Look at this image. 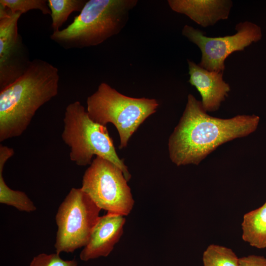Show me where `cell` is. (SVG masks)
<instances>
[{"instance_id": "1", "label": "cell", "mask_w": 266, "mask_h": 266, "mask_svg": "<svg viewBox=\"0 0 266 266\" xmlns=\"http://www.w3.org/2000/svg\"><path fill=\"white\" fill-rule=\"evenodd\" d=\"M260 117L238 115L227 119L211 116L201 101L189 94L179 122L170 135L168 150L177 166L198 165L219 146L255 132Z\"/></svg>"}, {"instance_id": "2", "label": "cell", "mask_w": 266, "mask_h": 266, "mask_svg": "<svg viewBox=\"0 0 266 266\" xmlns=\"http://www.w3.org/2000/svg\"><path fill=\"white\" fill-rule=\"evenodd\" d=\"M58 69L34 59L15 82L0 91V141L20 136L37 110L58 94Z\"/></svg>"}, {"instance_id": "3", "label": "cell", "mask_w": 266, "mask_h": 266, "mask_svg": "<svg viewBox=\"0 0 266 266\" xmlns=\"http://www.w3.org/2000/svg\"><path fill=\"white\" fill-rule=\"evenodd\" d=\"M137 0H89L66 28L50 38L65 49L98 46L125 27Z\"/></svg>"}, {"instance_id": "4", "label": "cell", "mask_w": 266, "mask_h": 266, "mask_svg": "<svg viewBox=\"0 0 266 266\" xmlns=\"http://www.w3.org/2000/svg\"><path fill=\"white\" fill-rule=\"evenodd\" d=\"M63 122L61 136L70 148L71 161L78 166L90 165L96 155L115 165L128 182L131 179V174L117 154L106 126L93 121L80 101H75L66 106Z\"/></svg>"}, {"instance_id": "5", "label": "cell", "mask_w": 266, "mask_h": 266, "mask_svg": "<svg viewBox=\"0 0 266 266\" xmlns=\"http://www.w3.org/2000/svg\"><path fill=\"white\" fill-rule=\"evenodd\" d=\"M159 103L154 99L124 95L105 82L87 99V111L94 122L106 126L113 124L120 137L119 149L127 146L140 125L157 111Z\"/></svg>"}, {"instance_id": "6", "label": "cell", "mask_w": 266, "mask_h": 266, "mask_svg": "<svg viewBox=\"0 0 266 266\" xmlns=\"http://www.w3.org/2000/svg\"><path fill=\"white\" fill-rule=\"evenodd\" d=\"M101 209L81 188H72L56 215V253H73L88 243Z\"/></svg>"}, {"instance_id": "7", "label": "cell", "mask_w": 266, "mask_h": 266, "mask_svg": "<svg viewBox=\"0 0 266 266\" xmlns=\"http://www.w3.org/2000/svg\"><path fill=\"white\" fill-rule=\"evenodd\" d=\"M127 182L118 167L96 156L84 172L81 188L101 209L125 216L134 205Z\"/></svg>"}, {"instance_id": "8", "label": "cell", "mask_w": 266, "mask_h": 266, "mask_svg": "<svg viewBox=\"0 0 266 266\" xmlns=\"http://www.w3.org/2000/svg\"><path fill=\"white\" fill-rule=\"evenodd\" d=\"M235 29L236 33L233 35L208 37L201 30L185 25L182 34L200 48L201 53L200 66L209 71L223 72L225 61L230 55L243 51L262 37L260 27L251 22H239Z\"/></svg>"}, {"instance_id": "9", "label": "cell", "mask_w": 266, "mask_h": 266, "mask_svg": "<svg viewBox=\"0 0 266 266\" xmlns=\"http://www.w3.org/2000/svg\"><path fill=\"white\" fill-rule=\"evenodd\" d=\"M22 14L0 4V91L21 76L31 62L18 31Z\"/></svg>"}, {"instance_id": "10", "label": "cell", "mask_w": 266, "mask_h": 266, "mask_svg": "<svg viewBox=\"0 0 266 266\" xmlns=\"http://www.w3.org/2000/svg\"><path fill=\"white\" fill-rule=\"evenodd\" d=\"M124 216L111 212L100 216L80 254V259L88 261L109 255L123 234Z\"/></svg>"}, {"instance_id": "11", "label": "cell", "mask_w": 266, "mask_h": 266, "mask_svg": "<svg viewBox=\"0 0 266 266\" xmlns=\"http://www.w3.org/2000/svg\"><path fill=\"white\" fill-rule=\"evenodd\" d=\"M187 63L188 82L200 93L203 109L206 112L217 111L231 91L223 79V72L207 70L190 60Z\"/></svg>"}, {"instance_id": "12", "label": "cell", "mask_w": 266, "mask_h": 266, "mask_svg": "<svg viewBox=\"0 0 266 266\" xmlns=\"http://www.w3.org/2000/svg\"><path fill=\"white\" fill-rule=\"evenodd\" d=\"M167 3L172 11L186 15L202 27L228 19L233 6L230 0H168Z\"/></svg>"}, {"instance_id": "13", "label": "cell", "mask_w": 266, "mask_h": 266, "mask_svg": "<svg viewBox=\"0 0 266 266\" xmlns=\"http://www.w3.org/2000/svg\"><path fill=\"white\" fill-rule=\"evenodd\" d=\"M14 154L13 148L0 145V202L13 206L20 211L27 212L34 211L36 209V206L26 194L11 189L3 179L4 166Z\"/></svg>"}, {"instance_id": "14", "label": "cell", "mask_w": 266, "mask_h": 266, "mask_svg": "<svg viewBox=\"0 0 266 266\" xmlns=\"http://www.w3.org/2000/svg\"><path fill=\"white\" fill-rule=\"evenodd\" d=\"M241 227L244 241L258 249L266 248V201L244 215Z\"/></svg>"}, {"instance_id": "15", "label": "cell", "mask_w": 266, "mask_h": 266, "mask_svg": "<svg viewBox=\"0 0 266 266\" xmlns=\"http://www.w3.org/2000/svg\"><path fill=\"white\" fill-rule=\"evenodd\" d=\"M87 0H48L51 11L53 32L58 31L68 16L74 11L81 12Z\"/></svg>"}, {"instance_id": "16", "label": "cell", "mask_w": 266, "mask_h": 266, "mask_svg": "<svg viewBox=\"0 0 266 266\" xmlns=\"http://www.w3.org/2000/svg\"><path fill=\"white\" fill-rule=\"evenodd\" d=\"M239 258L230 248L212 244L204 251L203 266H238Z\"/></svg>"}, {"instance_id": "17", "label": "cell", "mask_w": 266, "mask_h": 266, "mask_svg": "<svg viewBox=\"0 0 266 266\" xmlns=\"http://www.w3.org/2000/svg\"><path fill=\"white\" fill-rule=\"evenodd\" d=\"M0 4L13 12H20L23 14L36 9L43 15H51L46 0H0Z\"/></svg>"}, {"instance_id": "18", "label": "cell", "mask_w": 266, "mask_h": 266, "mask_svg": "<svg viewBox=\"0 0 266 266\" xmlns=\"http://www.w3.org/2000/svg\"><path fill=\"white\" fill-rule=\"evenodd\" d=\"M30 266H78V263L75 259L65 260L57 253H41L33 257Z\"/></svg>"}, {"instance_id": "19", "label": "cell", "mask_w": 266, "mask_h": 266, "mask_svg": "<svg viewBox=\"0 0 266 266\" xmlns=\"http://www.w3.org/2000/svg\"><path fill=\"white\" fill-rule=\"evenodd\" d=\"M238 266H266V258L249 255L239 258Z\"/></svg>"}]
</instances>
